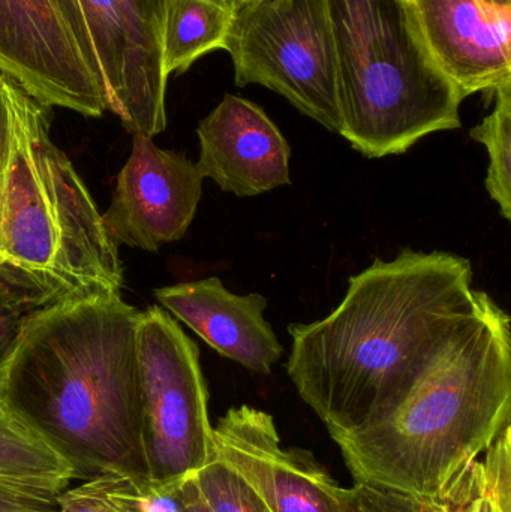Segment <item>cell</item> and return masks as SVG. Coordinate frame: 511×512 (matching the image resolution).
<instances>
[{
	"instance_id": "7a4b0ae2",
	"label": "cell",
	"mask_w": 511,
	"mask_h": 512,
	"mask_svg": "<svg viewBox=\"0 0 511 512\" xmlns=\"http://www.w3.org/2000/svg\"><path fill=\"white\" fill-rule=\"evenodd\" d=\"M140 313L120 294L59 301L29 319L9 361L0 405L68 463L74 480L116 472L149 487Z\"/></svg>"
},
{
	"instance_id": "44dd1931",
	"label": "cell",
	"mask_w": 511,
	"mask_h": 512,
	"mask_svg": "<svg viewBox=\"0 0 511 512\" xmlns=\"http://www.w3.org/2000/svg\"><path fill=\"white\" fill-rule=\"evenodd\" d=\"M348 512H446L437 499L420 498L384 487L354 483L347 489Z\"/></svg>"
},
{
	"instance_id": "e0dca14e",
	"label": "cell",
	"mask_w": 511,
	"mask_h": 512,
	"mask_svg": "<svg viewBox=\"0 0 511 512\" xmlns=\"http://www.w3.org/2000/svg\"><path fill=\"white\" fill-rule=\"evenodd\" d=\"M494 93V110L471 129L470 137L488 150L486 191L500 206L503 218L511 221V80L498 86Z\"/></svg>"
},
{
	"instance_id": "5b68a950",
	"label": "cell",
	"mask_w": 511,
	"mask_h": 512,
	"mask_svg": "<svg viewBox=\"0 0 511 512\" xmlns=\"http://www.w3.org/2000/svg\"><path fill=\"white\" fill-rule=\"evenodd\" d=\"M341 65V134L366 158L461 128L465 96L426 50L411 0H327Z\"/></svg>"
},
{
	"instance_id": "8fae6325",
	"label": "cell",
	"mask_w": 511,
	"mask_h": 512,
	"mask_svg": "<svg viewBox=\"0 0 511 512\" xmlns=\"http://www.w3.org/2000/svg\"><path fill=\"white\" fill-rule=\"evenodd\" d=\"M104 78L108 110L131 134L155 137L167 128L162 32L123 0H80Z\"/></svg>"
},
{
	"instance_id": "603a6c76",
	"label": "cell",
	"mask_w": 511,
	"mask_h": 512,
	"mask_svg": "<svg viewBox=\"0 0 511 512\" xmlns=\"http://www.w3.org/2000/svg\"><path fill=\"white\" fill-rule=\"evenodd\" d=\"M446 512H497L486 493L482 463L476 460L441 499Z\"/></svg>"
},
{
	"instance_id": "d4e9b609",
	"label": "cell",
	"mask_w": 511,
	"mask_h": 512,
	"mask_svg": "<svg viewBox=\"0 0 511 512\" xmlns=\"http://www.w3.org/2000/svg\"><path fill=\"white\" fill-rule=\"evenodd\" d=\"M57 493L0 481V512H57Z\"/></svg>"
},
{
	"instance_id": "ba28073f",
	"label": "cell",
	"mask_w": 511,
	"mask_h": 512,
	"mask_svg": "<svg viewBox=\"0 0 511 512\" xmlns=\"http://www.w3.org/2000/svg\"><path fill=\"white\" fill-rule=\"evenodd\" d=\"M0 74L48 108L108 110L80 0H0Z\"/></svg>"
},
{
	"instance_id": "83f0119b",
	"label": "cell",
	"mask_w": 511,
	"mask_h": 512,
	"mask_svg": "<svg viewBox=\"0 0 511 512\" xmlns=\"http://www.w3.org/2000/svg\"><path fill=\"white\" fill-rule=\"evenodd\" d=\"M489 3H495V5H511V0H486Z\"/></svg>"
},
{
	"instance_id": "5bb4252c",
	"label": "cell",
	"mask_w": 511,
	"mask_h": 512,
	"mask_svg": "<svg viewBox=\"0 0 511 512\" xmlns=\"http://www.w3.org/2000/svg\"><path fill=\"white\" fill-rule=\"evenodd\" d=\"M155 297L210 348L251 372L270 375L284 354L264 319L267 298L258 292L234 294L218 277H207L156 289Z\"/></svg>"
},
{
	"instance_id": "52a82bcc",
	"label": "cell",
	"mask_w": 511,
	"mask_h": 512,
	"mask_svg": "<svg viewBox=\"0 0 511 512\" xmlns=\"http://www.w3.org/2000/svg\"><path fill=\"white\" fill-rule=\"evenodd\" d=\"M137 339L147 481L164 489L212 460L209 391L197 343L167 310L152 306L141 312Z\"/></svg>"
},
{
	"instance_id": "cb8c5ba5",
	"label": "cell",
	"mask_w": 511,
	"mask_h": 512,
	"mask_svg": "<svg viewBox=\"0 0 511 512\" xmlns=\"http://www.w3.org/2000/svg\"><path fill=\"white\" fill-rule=\"evenodd\" d=\"M147 512H209L194 477L186 478L164 489H147Z\"/></svg>"
},
{
	"instance_id": "484cf974",
	"label": "cell",
	"mask_w": 511,
	"mask_h": 512,
	"mask_svg": "<svg viewBox=\"0 0 511 512\" xmlns=\"http://www.w3.org/2000/svg\"><path fill=\"white\" fill-rule=\"evenodd\" d=\"M135 14L149 21L159 32L164 29L168 0H123Z\"/></svg>"
},
{
	"instance_id": "ac0fdd59",
	"label": "cell",
	"mask_w": 511,
	"mask_h": 512,
	"mask_svg": "<svg viewBox=\"0 0 511 512\" xmlns=\"http://www.w3.org/2000/svg\"><path fill=\"white\" fill-rule=\"evenodd\" d=\"M149 487L116 472H102L57 495V512H147Z\"/></svg>"
},
{
	"instance_id": "277c9868",
	"label": "cell",
	"mask_w": 511,
	"mask_h": 512,
	"mask_svg": "<svg viewBox=\"0 0 511 512\" xmlns=\"http://www.w3.org/2000/svg\"><path fill=\"white\" fill-rule=\"evenodd\" d=\"M0 271L56 303L120 294L119 249L71 159L54 144L50 108L0 74Z\"/></svg>"
},
{
	"instance_id": "9a60e30c",
	"label": "cell",
	"mask_w": 511,
	"mask_h": 512,
	"mask_svg": "<svg viewBox=\"0 0 511 512\" xmlns=\"http://www.w3.org/2000/svg\"><path fill=\"white\" fill-rule=\"evenodd\" d=\"M234 9L227 0H168L162 29L164 69L185 72L201 56L225 50Z\"/></svg>"
},
{
	"instance_id": "30bf717a",
	"label": "cell",
	"mask_w": 511,
	"mask_h": 512,
	"mask_svg": "<svg viewBox=\"0 0 511 512\" xmlns=\"http://www.w3.org/2000/svg\"><path fill=\"white\" fill-rule=\"evenodd\" d=\"M197 164L135 132L102 224L114 245L156 252L188 233L203 195Z\"/></svg>"
},
{
	"instance_id": "4316f807",
	"label": "cell",
	"mask_w": 511,
	"mask_h": 512,
	"mask_svg": "<svg viewBox=\"0 0 511 512\" xmlns=\"http://www.w3.org/2000/svg\"><path fill=\"white\" fill-rule=\"evenodd\" d=\"M228 3H230L231 8L236 11L237 8H240V6L246 5V3L254 2V0H227Z\"/></svg>"
},
{
	"instance_id": "2e32d148",
	"label": "cell",
	"mask_w": 511,
	"mask_h": 512,
	"mask_svg": "<svg viewBox=\"0 0 511 512\" xmlns=\"http://www.w3.org/2000/svg\"><path fill=\"white\" fill-rule=\"evenodd\" d=\"M0 481L57 495L74 481L68 463L3 405H0Z\"/></svg>"
},
{
	"instance_id": "6da1fadb",
	"label": "cell",
	"mask_w": 511,
	"mask_h": 512,
	"mask_svg": "<svg viewBox=\"0 0 511 512\" xmlns=\"http://www.w3.org/2000/svg\"><path fill=\"white\" fill-rule=\"evenodd\" d=\"M470 259L405 248L348 280L326 318L291 324L287 372L333 439L374 426L474 318Z\"/></svg>"
},
{
	"instance_id": "d6986e66",
	"label": "cell",
	"mask_w": 511,
	"mask_h": 512,
	"mask_svg": "<svg viewBox=\"0 0 511 512\" xmlns=\"http://www.w3.org/2000/svg\"><path fill=\"white\" fill-rule=\"evenodd\" d=\"M54 303L47 292L33 283L0 271V391L27 322L36 312Z\"/></svg>"
},
{
	"instance_id": "9c48e42d",
	"label": "cell",
	"mask_w": 511,
	"mask_h": 512,
	"mask_svg": "<svg viewBox=\"0 0 511 512\" xmlns=\"http://www.w3.org/2000/svg\"><path fill=\"white\" fill-rule=\"evenodd\" d=\"M213 456L239 474L269 512H348L341 487L309 451L285 448L272 415L231 408L213 427Z\"/></svg>"
},
{
	"instance_id": "7402d4cb",
	"label": "cell",
	"mask_w": 511,
	"mask_h": 512,
	"mask_svg": "<svg viewBox=\"0 0 511 512\" xmlns=\"http://www.w3.org/2000/svg\"><path fill=\"white\" fill-rule=\"evenodd\" d=\"M482 463L486 493L497 512H511V427L501 432L485 451Z\"/></svg>"
},
{
	"instance_id": "3957f363",
	"label": "cell",
	"mask_w": 511,
	"mask_h": 512,
	"mask_svg": "<svg viewBox=\"0 0 511 512\" xmlns=\"http://www.w3.org/2000/svg\"><path fill=\"white\" fill-rule=\"evenodd\" d=\"M510 316L480 291L474 318L380 423L333 439L354 483L441 501L510 426Z\"/></svg>"
},
{
	"instance_id": "4fadbf2b",
	"label": "cell",
	"mask_w": 511,
	"mask_h": 512,
	"mask_svg": "<svg viewBox=\"0 0 511 512\" xmlns=\"http://www.w3.org/2000/svg\"><path fill=\"white\" fill-rule=\"evenodd\" d=\"M197 168L224 192L257 197L291 185V147L266 111L240 96H224L197 128Z\"/></svg>"
},
{
	"instance_id": "ffe728a7",
	"label": "cell",
	"mask_w": 511,
	"mask_h": 512,
	"mask_svg": "<svg viewBox=\"0 0 511 512\" xmlns=\"http://www.w3.org/2000/svg\"><path fill=\"white\" fill-rule=\"evenodd\" d=\"M192 477L209 512H269L249 484L218 457Z\"/></svg>"
},
{
	"instance_id": "8992f818",
	"label": "cell",
	"mask_w": 511,
	"mask_h": 512,
	"mask_svg": "<svg viewBox=\"0 0 511 512\" xmlns=\"http://www.w3.org/2000/svg\"><path fill=\"white\" fill-rule=\"evenodd\" d=\"M225 50L237 86L260 84L332 132L341 65L327 0H254L234 11Z\"/></svg>"
},
{
	"instance_id": "7c38bea8",
	"label": "cell",
	"mask_w": 511,
	"mask_h": 512,
	"mask_svg": "<svg viewBox=\"0 0 511 512\" xmlns=\"http://www.w3.org/2000/svg\"><path fill=\"white\" fill-rule=\"evenodd\" d=\"M432 62L465 98L511 80V5L411 0Z\"/></svg>"
}]
</instances>
